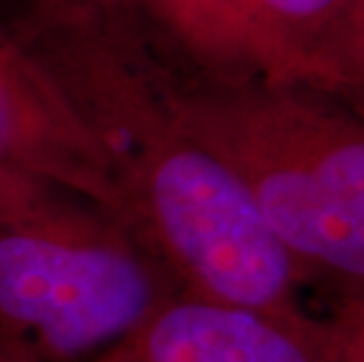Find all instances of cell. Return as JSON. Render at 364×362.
<instances>
[{"instance_id": "obj_8", "label": "cell", "mask_w": 364, "mask_h": 362, "mask_svg": "<svg viewBox=\"0 0 364 362\" xmlns=\"http://www.w3.org/2000/svg\"><path fill=\"white\" fill-rule=\"evenodd\" d=\"M324 348L329 362H364V297L341 302L324 320Z\"/></svg>"}, {"instance_id": "obj_1", "label": "cell", "mask_w": 364, "mask_h": 362, "mask_svg": "<svg viewBox=\"0 0 364 362\" xmlns=\"http://www.w3.org/2000/svg\"><path fill=\"white\" fill-rule=\"evenodd\" d=\"M111 169L125 226L176 289L212 302L313 322L308 282L242 179L196 139L141 80L85 68L59 85Z\"/></svg>"}, {"instance_id": "obj_4", "label": "cell", "mask_w": 364, "mask_h": 362, "mask_svg": "<svg viewBox=\"0 0 364 362\" xmlns=\"http://www.w3.org/2000/svg\"><path fill=\"white\" fill-rule=\"evenodd\" d=\"M0 174L48 183L122 221L104 153L61 87L7 57H0Z\"/></svg>"}, {"instance_id": "obj_3", "label": "cell", "mask_w": 364, "mask_h": 362, "mask_svg": "<svg viewBox=\"0 0 364 362\" xmlns=\"http://www.w3.org/2000/svg\"><path fill=\"white\" fill-rule=\"evenodd\" d=\"M176 284L111 214L48 183L0 174V344L31 362L118 348Z\"/></svg>"}, {"instance_id": "obj_5", "label": "cell", "mask_w": 364, "mask_h": 362, "mask_svg": "<svg viewBox=\"0 0 364 362\" xmlns=\"http://www.w3.org/2000/svg\"><path fill=\"white\" fill-rule=\"evenodd\" d=\"M104 362H329L324 320L306 325L176 292Z\"/></svg>"}, {"instance_id": "obj_7", "label": "cell", "mask_w": 364, "mask_h": 362, "mask_svg": "<svg viewBox=\"0 0 364 362\" xmlns=\"http://www.w3.org/2000/svg\"><path fill=\"white\" fill-rule=\"evenodd\" d=\"M315 87L364 102V0H343L315 55Z\"/></svg>"}, {"instance_id": "obj_6", "label": "cell", "mask_w": 364, "mask_h": 362, "mask_svg": "<svg viewBox=\"0 0 364 362\" xmlns=\"http://www.w3.org/2000/svg\"><path fill=\"white\" fill-rule=\"evenodd\" d=\"M343 0H223L245 61L263 80L315 87V55Z\"/></svg>"}, {"instance_id": "obj_10", "label": "cell", "mask_w": 364, "mask_h": 362, "mask_svg": "<svg viewBox=\"0 0 364 362\" xmlns=\"http://www.w3.org/2000/svg\"><path fill=\"white\" fill-rule=\"evenodd\" d=\"M95 362H104V360H102V358H97V360H95Z\"/></svg>"}, {"instance_id": "obj_2", "label": "cell", "mask_w": 364, "mask_h": 362, "mask_svg": "<svg viewBox=\"0 0 364 362\" xmlns=\"http://www.w3.org/2000/svg\"><path fill=\"white\" fill-rule=\"evenodd\" d=\"M242 179L308 280L364 297V102L308 85L216 78L162 92Z\"/></svg>"}, {"instance_id": "obj_9", "label": "cell", "mask_w": 364, "mask_h": 362, "mask_svg": "<svg viewBox=\"0 0 364 362\" xmlns=\"http://www.w3.org/2000/svg\"><path fill=\"white\" fill-rule=\"evenodd\" d=\"M0 362H31V360L19 356L17 351H12V348H7V346L0 344Z\"/></svg>"}]
</instances>
